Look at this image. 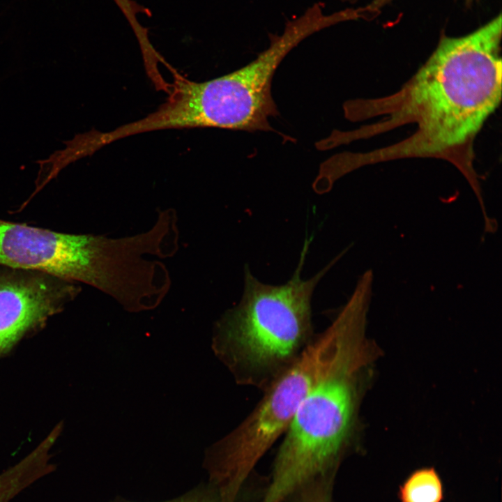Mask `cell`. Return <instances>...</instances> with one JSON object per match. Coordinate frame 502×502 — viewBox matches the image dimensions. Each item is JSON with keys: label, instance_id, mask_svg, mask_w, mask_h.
I'll use <instances>...</instances> for the list:
<instances>
[{"label": "cell", "instance_id": "9c48e42d", "mask_svg": "<svg viewBox=\"0 0 502 502\" xmlns=\"http://www.w3.org/2000/svg\"><path fill=\"white\" fill-rule=\"evenodd\" d=\"M130 23L139 43L146 41L149 38L147 30L143 27L137 19L139 13H149V10L139 6L131 0H114Z\"/></svg>", "mask_w": 502, "mask_h": 502}, {"label": "cell", "instance_id": "8fae6325", "mask_svg": "<svg viewBox=\"0 0 502 502\" xmlns=\"http://www.w3.org/2000/svg\"><path fill=\"white\" fill-rule=\"evenodd\" d=\"M298 502H331L329 485L324 480L307 485Z\"/></svg>", "mask_w": 502, "mask_h": 502}, {"label": "cell", "instance_id": "7c38bea8", "mask_svg": "<svg viewBox=\"0 0 502 502\" xmlns=\"http://www.w3.org/2000/svg\"><path fill=\"white\" fill-rule=\"evenodd\" d=\"M16 496V489L11 481L0 475V502H10Z\"/></svg>", "mask_w": 502, "mask_h": 502}, {"label": "cell", "instance_id": "52a82bcc", "mask_svg": "<svg viewBox=\"0 0 502 502\" xmlns=\"http://www.w3.org/2000/svg\"><path fill=\"white\" fill-rule=\"evenodd\" d=\"M76 283L46 273L10 272L0 275V356L77 295Z\"/></svg>", "mask_w": 502, "mask_h": 502}, {"label": "cell", "instance_id": "8992f818", "mask_svg": "<svg viewBox=\"0 0 502 502\" xmlns=\"http://www.w3.org/2000/svg\"><path fill=\"white\" fill-rule=\"evenodd\" d=\"M109 238L0 220V265L46 273L101 290L112 267Z\"/></svg>", "mask_w": 502, "mask_h": 502}, {"label": "cell", "instance_id": "7a4b0ae2", "mask_svg": "<svg viewBox=\"0 0 502 502\" xmlns=\"http://www.w3.org/2000/svg\"><path fill=\"white\" fill-rule=\"evenodd\" d=\"M305 240L291 279L271 285L245 268L240 301L218 321L215 349L236 382L265 390L289 368L314 340L312 298L338 256L308 280L301 277L309 249Z\"/></svg>", "mask_w": 502, "mask_h": 502}, {"label": "cell", "instance_id": "277c9868", "mask_svg": "<svg viewBox=\"0 0 502 502\" xmlns=\"http://www.w3.org/2000/svg\"><path fill=\"white\" fill-rule=\"evenodd\" d=\"M346 333L336 315L298 359L265 390L253 410L214 446L208 463L211 483L224 502H235L246 478L284 434L302 401L329 368Z\"/></svg>", "mask_w": 502, "mask_h": 502}, {"label": "cell", "instance_id": "30bf717a", "mask_svg": "<svg viewBox=\"0 0 502 502\" xmlns=\"http://www.w3.org/2000/svg\"><path fill=\"white\" fill-rule=\"evenodd\" d=\"M162 502H221L216 489L212 485L199 486L174 499Z\"/></svg>", "mask_w": 502, "mask_h": 502}, {"label": "cell", "instance_id": "5b68a950", "mask_svg": "<svg viewBox=\"0 0 502 502\" xmlns=\"http://www.w3.org/2000/svg\"><path fill=\"white\" fill-rule=\"evenodd\" d=\"M314 8L289 22L280 36L246 66L202 82H192L188 105L198 127L234 130L273 131L269 119L278 115L271 95L272 80L286 55L305 38L326 28Z\"/></svg>", "mask_w": 502, "mask_h": 502}, {"label": "cell", "instance_id": "6da1fadb", "mask_svg": "<svg viewBox=\"0 0 502 502\" xmlns=\"http://www.w3.org/2000/svg\"><path fill=\"white\" fill-rule=\"evenodd\" d=\"M501 14L474 32L443 36L435 51L396 94L380 100L386 126L417 131L385 156H429L467 144L501 98Z\"/></svg>", "mask_w": 502, "mask_h": 502}, {"label": "cell", "instance_id": "ba28073f", "mask_svg": "<svg viewBox=\"0 0 502 502\" xmlns=\"http://www.w3.org/2000/svg\"><path fill=\"white\" fill-rule=\"evenodd\" d=\"M400 502H441L444 497L443 485L434 468L415 470L399 487Z\"/></svg>", "mask_w": 502, "mask_h": 502}, {"label": "cell", "instance_id": "4fadbf2b", "mask_svg": "<svg viewBox=\"0 0 502 502\" xmlns=\"http://www.w3.org/2000/svg\"><path fill=\"white\" fill-rule=\"evenodd\" d=\"M391 0H374L368 6L363 8H358L359 17L364 16L374 15V13L378 12L381 7L388 3Z\"/></svg>", "mask_w": 502, "mask_h": 502}, {"label": "cell", "instance_id": "3957f363", "mask_svg": "<svg viewBox=\"0 0 502 502\" xmlns=\"http://www.w3.org/2000/svg\"><path fill=\"white\" fill-rule=\"evenodd\" d=\"M363 333L349 328L326 373L301 403L261 502H282L333 468L355 436L365 363Z\"/></svg>", "mask_w": 502, "mask_h": 502}]
</instances>
